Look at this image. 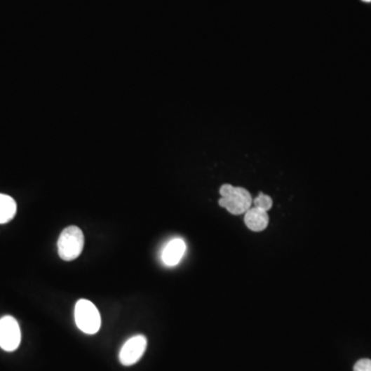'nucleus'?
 Masks as SVG:
<instances>
[{
  "mask_svg": "<svg viewBox=\"0 0 371 371\" xmlns=\"http://www.w3.org/2000/svg\"><path fill=\"white\" fill-rule=\"evenodd\" d=\"M21 342V330L15 318L11 316L0 319V348L6 352H14Z\"/></svg>",
  "mask_w": 371,
  "mask_h": 371,
  "instance_id": "20e7f679",
  "label": "nucleus"
},
{
  "mask_svg": "<svg viewBox=\"0 0 371 371\" xmlns=\"http://www.w3.org/2000/svg\"><path fill=\"white\" fill-rule=\"evenodd\" d=\"M147 346H148V340L144 335H135L129 338L119 354L121 364L124 366H131L137 363L146 352Z\"/></svg>",
  "mask_w": 371,
  "mask_h": 371,
  "instance_id": "39448f33",
  "label": "nucleus"
},
{
  "mask_svg": "<svg viewBox=\"0 0 371 371\" xmlns=\"http://www.w3.org/2000/svg\"><path fill=\"white\" fill-rule=\"evenodd\" d=\"M74 320L78 328L86 335H95L102 326V318L97 307L87 299L76 302Z\"/></svg>",
  "mask_w": 371,
  "mask_h": 371,
  "instance_id": "7ed1b4c3",
  "label": "nucleus"
},
{
  "mask_svg": "<svg viewBox=\"0 0 371 371\" xmlns=\"http://www.w3.org/2000/svg\"><path fill=\"white\" fill-rule=\"evenodd\" d=\"M245 226L252 231H263L269 226V214L265 210L252 206L245 214Z\"/></svg>",
  "mask_w": 371,
  "mask_h": 371,
  "instance_id": "0eeeda50",
  "label": "nucleus"
},
{
  "mask_svg": "<svg viewBox=\"0 0 371 371\" xmlns=\"http://www.w3.org/2000/svg\"><path fill=\"white\" fill-rule=\"evenodd\" d=\"M84 234L76 226H69L61 232L58 241V253L65 261H72L82 254L84 249Z\"/></svg>",
  "mask_w": 371,
  "mask_h": 371,
  "instance_id": "f03ea898",
  "label": "nucleus"
},
{
  "mask_svg": "<svg viewBox=\"0 0 371 371\" xmlns=\"http://www.w3.org/2000/svg\"><path fill=\"white\" fill-rule=\"evenodd\" d=\"M354 371H371V360H359V361L355 364Z\"/></svg>",
  "mask_w": 371,
  "mask_h": 371,
  "instance_id": "9d476101",
  "label": "nucleus"
},
{
  "mask_svg": "<svg viewBox=\"0 0 371 371\" xmlns=\"http://www.w3.org/2000/svg\"><path fill=\"white\" fill-rule=\"evenodd\" d=\"M186 253V243L184 239L177 238L171 239L166 243V248L161 254L162 262L166 267H173L179 264Z\"/></svg>",
  "mask_w": 371,
  "mask_h": 371,
  "instance_id": "423d86ee",
  "label": "nucleus"
},
{
  "mask_svg": "<svg viewBox=\"0 0 371 371\" xmlns=\"http://www.w3.org/2000/svg\"><path fill=\"white\" fill-rule=\"evenodd\" d=\"M16 213V201L8 195L0 194V224L10 222L14 218Z\"/></svg>",
  "mask_w": 371,
  "mask_h": 371,
  "instance_id": "6e6552de",
  "label": "nucleus"
},
{
  "mask_svg": "<svg viewBox=\"0 0 371 371\" xmlns=\"http://www.w3.org/2000/svg\"><path fill=\"white\" fill-rule=\"evenodd\" d=\"M219 204L234 216L245 214L253 204V198L247 189L225 184L220 189Z\"/></svg>",
  "mask_w": 371,
  "mask_h": 371,
  "instance_id": "f257e3e1",
  "label": "nucleus"
},
{
  "mask_svg": "<svg viewBox=\"0 0 371 371\" xmlns=\"http://www.w3.org/2000/svg\"><path fill=\"white\" fill-rule=\"evenodd\" d=\"M363 1H365V2H370L371 0H363Z\"/></svg>",
  "mask_w": 371,
  "mask_h": 371,
  "instance_id": "9b49d317",
  "label": "nucleus"
},
{
  "mask_svg": "<svg viewBox=\"0 0 371 371\" xmlns=\"http://www.w3.org/2000/svg\"><path fill=\"white\" fill-rule=\"evenodd\" d=\"M255 208H260V210L269 212L270 208H272V199L269 195L264 194V193H260L258 196L253 201Z\"/></svg>",
  "mask_w": 371,
  "mask_h": 371,
  "instance_id": "1a4fd4ad",
  "label": "nucleus"
}]
</instances>
